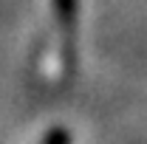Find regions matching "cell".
<instances>
[{
  "instance_id": "6da1fadb",
  "label": "cell",
  "mask_w": 147,
  "mask_h": 144,
  "mask_svg": "<svg viewBox=\"0 0 147 144\" xmlns=\"http://www.w3.org/2000/svg\"><path fill=\"white\" fill-rule=\"evenodd\" d=\"M57 20L62 31V51L71 59L74 54V26H76V0H57Z\"/></svg>"
}]
</instances>
